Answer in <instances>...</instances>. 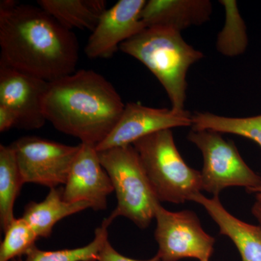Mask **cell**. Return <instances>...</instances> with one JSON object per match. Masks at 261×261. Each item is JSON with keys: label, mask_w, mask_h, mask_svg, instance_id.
Returning <instances> with one entry per match:
<instances>
[{"label": "cell", "mask_w": 261, "mask_h": 261, "mask_svg": "<svg viewBox=\"0 0 261 261\" xmlns=\"http://www.w3.org/2000/svg\"><path fill=\"white\" fill-rule=\"evenodd\" d=\"M119 49L140 61L158 79L169 97L171 109L185 111L187 72L203 54L187 44L181 32L149 27L122 43Z\"/></svg>", "instance_id": "3"}, {"label": "cell", "mask_w": 261, "mask_h": 261, "mask_svg": "<svg viewBox=\"0 0 261 261\" xmlns=\"http://www.w3.org/2000/svg\"><path fill=\"white\" fill-rule=\"evenodd\" d=\"M98 152V151H97ZM103 168L112 181L117 206L108 219H129L139 228L148 227L160 203L146 174L140 156L132 145L98 152Z\"/></svg>", "instance_id": "5"}, {"label": "cell", "mask_w": 261, "mask_h": 261, "mask_svg": "<svg viewBox=\"0 0 261 261\" xmlns=\"http://www.w3.org/2000/svg\"><path fill=\"white\" fill-rule=\"evenodd\" d=\"M202 261H209L208 260H202Z\"/></svg>", "instance_id": "25"}, {"label": "cell", "mask_w": 261, "mask_h": 261, "mask_svg": "<svg viewBox=\"0 0 261 261\" xmlns=\"http://www.w3.org/2000/svg\"><path fill=\"white\" fill-rule=\"evenodd\" d=\"M98 261H161V259L157 254L152 258L147 259V260H137V259L124 256L115 250L114 247L111 245L108 239L105 242L104 245L99 252Z\"/></svg>", "instance_id": "22"}, {"label": "cell", "mask_w": 261, "mask_h": 261, "mask_svg": "<svg viewBox=\"0 0 261 261\" xmlns=\"http://www.w3.org/2000/svg\"><path fill=\"white\" fill-rule=\"evenodd\" d=\"M252 214L261 224V200H256L252 207Z\"/></svg>", "instance_id": "24"}, {"label": "cell", "mask_w": 261, "mask_h": 261, "mask_svg": "<svg viewBox=\"0 0 261 261\" xmlns=\"http://www.w3.org/2000/svg\"><path fill=\"white\" fill-rule=\"evenodd\" d=\"M24 185L14 150L0 145V224L3 232L15 219L14 206Z\"/></svg>", "instance_id": "17"}, {"label": "cell", "mask_w": 261, "mask_h": 261, "mask_svg": "<svg viewBox=\"0 0 261 261\" xmlns=\"http://www.w3.org/2000/svg\"><path fill=\"white\" fill-rule=\"evenodd\" d=\"M18 119L16 114L10 108L0 106V132H5L12 128H18Z\"/></svg>", "instance_id": "23"}, {"label": "cell", "mask_w": 261, "mask_h": 261, "mask_svg": "<svg viewBox=\"0 0 261 261\" xmlns=\"http://www.w3.org/2000/svg\"><path fill=\"white\" fill-rule=\"evenodd\" d=\"M125 106L103 75L80 70L49 82L44 113L57 130L97 147L116 126Z\"/></svg>", "instance_id": "2"}, {"label": "cell", "mask_w": 261, "mask_h": 261, "mask_svg": "<svg viewBox=\"0 0 261 261\" xmlns=\"http://www.w3.org/2000/svg\"><path fill=\"white\" fill-rule=\"evenodd\" d=\"M145 0H120L103 13L86 46V55L91 59L108 58L120 45L145 30L141 18Z\"/></svg>", "instance_id": "11"}, {"label": "cell", "mask_w": 261, "mask_h": 261, "mask_svg": "<svg viewBox=\"0 0 261 261\" xmlns=\"http://www.w3.org/2000/svg\"><path fill=\"white\" fill-rule=\"evenodd\" d=\"M132 145L160 202L184 203L202 191L201 173L182 159L171 129L159 130Z\"/></svg>", "instance_id": "4"}, {"label": "cell", "mask_w": 261, "mask_h": 261, "mask_svg": "<svg viewBox=\"0 0 261 261\" xmlns=\"http://www.w3.org/2000/svg\"><path fill=\"white\" fill-rule=\"evenodd\" d=\"M49 83L0 62V106L16 114L18 128L37 129L45 124L44 102Z\"/></svg>", "instance_id": "9"}, {"label": "cell", "mask_w": 261, "mask_h": 261, "mask_svg": "<svg viewBox=\"0 0 261 261\" xmlns=\"http://www.w3.org/2000/svg\"><path fill=\"white\" fill-rule=\"evenodd\" d=\"M1 59L8 66L48 82L75 72L80 44L42 8L11 0L0 3Z\"/></svg>", "instance_id": "1"}, {"label": "cell", "mask_w": 261, "mask_h": 261, "mask_svg": "<svg viewBox=\"0 0 261 261\" xmlns=\"http://www.w3.org/2000/svg\"><path fill=\"white\" fill-rule=\"evenodd\" d=\"M190 201L203 206L219 226L220 234L228 237L234 244L242 261H261V225L248 224L233 216L221 204L219 196L208 198L200 192Z\"/></svg>", "instance_id": "14"}, {"label": "cell", "mask_w": 261, "mask_h": 261, "mask_svg": "<svg viewBox=\"0 0 261 261\" xmlns=\"http://www.w3.org/2000/svg\"><path fill=\"white\" fill-rule=\"evenodd\" d=\"M89 207L87 202H67L63 199V190L56 187L50 189L44 200L27 204L22 218L32 226L38 238H48L58 221Z\"/></svg>", "instance_id": "15"}, {"label": "cell", "mask_w": 261, "mask_h": 261, "mask_svg": "<svg viewBox=\"0 0 261 261\" xmlns=\"http://www.w3.org/2000/svg\"><path fill=\"white\" fill-rule=\"evenodd\" d=\"M0 245V261L23 257L35 245L38 238L32 226L23 218L15 219L5 231Z\"/></svg>", "instance_id": "21"}, {"label": "cell", "mask_w": 261, "mask_h": 261, "mask_svg": "<svg viewBox=\"0 0 261 261\" xmlns=\"http://www.w3.org/2000/svg\"><path fill=\"white\" fill-rule=\"evenodd\" d=\"M38 5L64 28L93 32L106 11L104 0H39Z\"/></svg>", "instance_id": "16"}, {"label": "cell", "mask_w": 261, "mask_h": 261, "mask_svg": "<svg viewBox=\"0 0 261 261\" xmlns=\"http://www.w3.org/2000/svg\"><path fill=\"white\" fill-rule=\"evenodd\" d=\"M111 224L107 218L103 220L101 226L94 231V240L85 246L45 251L34 245L24 255V258L20 257L12 261H98L99 252L108 239V229Z\"/></svg>", "instance_id": "19"}, {"label": "cell", "mask_w": 261, "mask_h": 261, "mask_svg": "<svg viewBox=\"0 0 261 261\" xmlns=\"http://www.w3.org/2000/svg\"><path fill=\"white\" fill-rule=\"evenodd\" d=\"M192 130H212L241 136L261 147V114L247 118H231L207 112L195 113L192 115ZM255 193L256 200H261V187Z\"/></svg>", "instance_id": "18"}, {"label": "cell", "mask_w": 261, "mask_h": 261, "mask_svg": "<svg viewBox=\"0 0 261 261\" xmlns=\"http://www.w3.org/2000/svg\"><path fill=\"white\" fill-rule=\"evenodd\" d=\"M213 5L209 0H149L141 18L147 28L166 27L181 32L209 20Z\"/></svg>", "instance_id": "13"}, {"label": "cell", "mask_w": 261, "mask_h": 261, "mask_svg": "<svg viewBox=\"0 0 261 261\" xmlns=\"http://www.w3.org/2000/svg\"><path fill=\"white\" fill-rule=\"evenodd\" d=\"M157 222L154 236L161 261L185 258L208 260L214 251L215 239L205 232L197 214L192 211L171 212L161 202L154 209Z\"/></svg>", "instance_id": "7"}, {"label": "cell", "mask_w": 261, "mask_h": 261, "mask_svg": "<svg viewBox=\"0 0 261 261\" xmlns=\"http://www.w3.org/2000/svg\"><path fill=\"white\" fill-rule=\"evenodd\" d=\"M225 10V23L218 35L216 48L223 56L236 57L243 54L248 45L246 25L235 0H221Z\"/></svg>", "instance_id": "20"}, {"label": "cell", "mask_w": 261, "mask_h": 261, "mask_svg": "<svg viewBox=\"0 0 261 261\" xmlns=\"http://www.w3.org/2000/svg\"><path fill=\"white\" fill-rule=\"evenodd\" d=\"M114 192L112 181L99 160L96 147L81 143L63 189L67 202H87L94 211L106 210L108 197Z\"/></svg>", "instance_id": "12"}, {"label": "cell", "mask_w": 261, "mask_h": 261, "mask_svg": "<svg viewBox=\"0 0 261 261\" xmlns=\"http://www.w3.org/2000/svg\"><path fill=\"white\" fill-rule=\"evenodd\" d=\"M192 115L187 111L149 108L140 102H128L116 126L96 149L99 152L133 145L136 141L159 130L192 126Z\"/></svg>", "instance_id": "10"}, {"label": "cell", "mask_w": 261, "mask_h": 261, "mask_svg": "<svg viewBox=\"0 0 261 261\" xmlns=\"http://www.w3.org/2000/svg\"><path fill=\"white\" fill-rule=\"evenodd\" d=\"M187 139L203 156L202 190L219 196L229 187H243L250 193L260 188V176L244 161L233 141L225 140L212 130L192 129Z\"/></svg>", "instance_id": "6"}, {"label": "cell", "mask_w": 261, "mask_h": 261, "mask_svg": "<svg viewBox=\"0 0 261 261\" xmlns=\"http://www.w3.org/2000/svg\"><path fill=\"white\" fill-rule=\"evenodd\" d=\"M23 184L56 188L65 185L80 145L69 146L29 136L11 144Z\"/></svg>", "instance_id": "8"}]
</instances>
